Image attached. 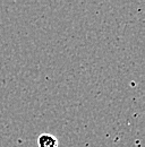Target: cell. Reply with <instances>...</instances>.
<instances>
[{"mask_svg": "<svg viewBox=\"0 0 145 147\" xmlns=\"http://www.w3.org/2000/svg\"><path fill=\"white\" fill-rule=\"evenodd\" d=\"M39 147H58V139L51 134H42L37 138Z\"/></svg>", "mask_w": 145, "mask_h": 147, "instance_id": "6da1fadb", "label": "cell"}]
</instances>
